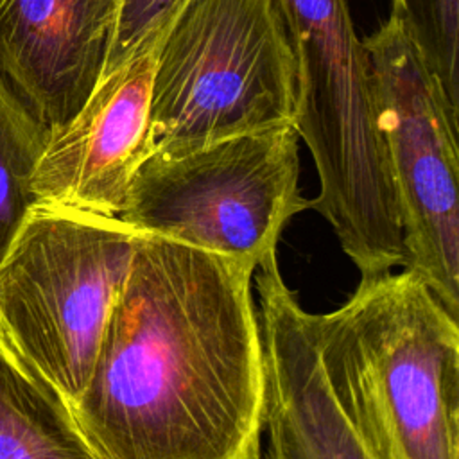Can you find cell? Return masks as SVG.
<instances>
[{
	"mask_svg": "<svg viewBox=\"0 0 459 459\" xmlns=\"http://www.w3.org/2000/svg\"><path fill=\"white\" fill-rule=\"evenodd\" d=\"M253 273L138 235L93 371L70 407L100 459H260L265 364Z\"/></svg>",
	"mask_w": 459,
	"mask_h": 459,
	"instance_id": "1",
	"label": "cell"
},
{
	"mask_svg": "<svg viewBox=\"0 0 459 459\" xmlns=\"http://www.w3.org/2000/svg\"><path fill=\"white\" fill-rule=\"evenodd\" d=\"M319 364L373 459H459V325L411 271L312 314Z\"/></svg>",
	"mask_w": 459,
	"mask_h": 459,
	"instance_id": "2",
	"label": "cell"
},
{
	"mask_svg": "<svg viewBox=\"0 0 459 459\" xmlns=\"http://www.w3.org/2000/svg\"><path fill=\"white\" fill-rule=\"evenodd\" d=\"M296 59L294 127L317 170L308 203L333 228L360 280L405 265L366 50L346 0H274Z\"/></svg>",
	"mask_w": 459,
	"mask_h": 459,
	"instance_id": "3",
	"label": "cell"
},
{
	"mask_svg": "<svg viewBox=\"0 0 459 459\" xmlns=\"http://www.w3.org/2000/svg\"><path fill=\"white\" fill-rule=\"evenodd\" d=\"M138 235L36 201L0 262V333L72 407L93 371Z\"/></svg>",
	"mask_w": 459,
	"mask_h": 459,
	"instance_id": "4",
	"label": "cell"
},
{
	"mask_svg": "<svg viewBox=\"0 0 459 459\" xmlns=\"http://www.w3.org/2000/svg\"><path fill=\"white\" fill-rule=\"evenodd\" d=\"M296 59L274 0H186L160 41L151 152L294 126Z\"/></svg>",
	"mask_w": 459,
	"mask_h": 459,
	"instance_id": "5",
	"label": "cell"
},
{
	"mask_svg": "<svg viewBox=\"0 0 459 459\" xmlns=\"http://www.w3.org/2000/svg\"><path fill=\"white\" fill-rule=\"evenodd\" d=\"M292 124L240 133L181 152H151L118 215L140 235L224 255L258 269L289 221L308 208L299 192Z\"/></svg>",
	"mask_w": 459,
	"mask_h": 459,
	"instance_id": "6",
	"label": "cell"
},
{
	"mask_svg": "<svg viewBox=\"0 0 459 459\" xmlns=\"http://www.w3.org/2000/svg\"><path fill=\"white\" fill-rule=\"evenodd\" d=\"M362 47L400 210L405 269L457 317L459 109L398 9L391 7Z\"/></svg>",
	"mask_w": 459,
	"mask_h": 459,
	"instance_id": "7",
	"label": "cell"
},
{
	"mask_svg": "<svg viewBox=\"0 0 459 459\" xmlns=\"http://www.w3.org/2000/svg\"><path fill=\"white\" fill-rule=\"evenodd\" d=\"M160 43L100 75L81 109L48 127L32 174L36 201L118 217L131 179L151 154L149 118Z\"/></svg>",
	"mask_w": 459,
	"mask_h": 459,
	"instance_id": "8",
	"label": "cell"
},
{
	"mask_svg": "<svg viewBox=\"0 0 459 459\" xmlns=\"http://www.w3.org/2000/svg\"><path fill=\"white\" fill-rule=\"evenodd\" d=\"M258 269L265 459H373L328 389L312 314L283 281L276 255Z\"/></svg>",
	"mask_w": 459,
	"mask_h": 459,
	"instance_id": "9",
	"label": "cell"
},
{
	"mask_svg": "<svg viewBox=\"0 0 459 459\" xmlns=\"http://www.w3.org/2000/svg\"><path fill=\"white\" fill-rule=\"evenodd\" d=\"M117 0H0V74L47 127L95 88Z\"/></svg>",
	"mask_w": 459,
	"mask_h": 459,
	"instance_id": "10",
	"label": "cell"
},
{
	"mask_svg": "<svg viewBox=\"0 0 459 459\" xmlns=\"http://www.w3.org/2000/svg\"><path fill=\"white\" fill-rule=\"evenodd\" d=\"M0 459H100L70 405L2 333Z\"/></svg>",
	"mask_w": 459,
	"mask_h": 459,
	"instance_id": "11",
	"label": "cell"
},
{
	"mask_svg": "<svg viewBox=\"0 0 459 459\" xmlns=\"http://www.w3.org/2000/svg\"><path fill=\"white\" fill-rule=\"evenodd\" d=\"M48 134L0 74V262L36 203L30 183Z\"/></svg>",
	"mask_w": 459,
	"mask_h": 459,
	"instance_id": "12",
	"label": "cell"
},
{
	"mask_svg": "<svg viewBox=\"0 0 459 459\" xmlns=\"http://www.w3.org/2000/svg\"><path fill=\"white\" fill-rule=\"evenodd\" d=\"M425 61L459 109V0H393Z\"/></svg>",
	"mask_w": 459,
	"mask_h": 459,
	"instance_id": "13",
	"label": "cell"
},
{
	"mask_svg": "<svg viewBox=\"0 0 459 459\" xmlns=\"http://www.w3.org/2000/svg\"><path fill=\"white\" fill-rule=\"evenodd\" d=\"M186 0H117L113 29L100 75L161 41ZM99 75V77H100Z\"/></svg>",
	"mask_w": 459,
	"mask_h": 459,
	"instance_id": "14",
	"label": "cell"
}]
</instances>
